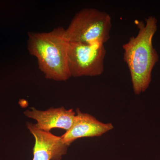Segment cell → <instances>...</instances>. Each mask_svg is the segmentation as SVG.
<instances>
[{"label":"cell","instance_id":"6da1fadb","mask_svg":"<svg viewBox=\"0 0 160 160\" xmlns=\"http://www.w3.org/2000/svg\"><path fill=\"white\" fill-rule=\"evenodd\" d=\"M138 32L123 45V59L130 72L133 92L139 95L147 90L151 83L152 72L159 57L152 45L158 29V20L150 16L145 22H138Z\"/></svg>","mask_w":160,"mask_h":160},{"label":"cell","instance_id":"7a4b0ae2","mask_svg":"<svg viewBox=\"0 0 160 160\" xmlns=\"http://www.w3.org/2000/svg\"><path fill=\"white\" fill-rule=\"evenodd\" d=\"M69 45L66 29L62 27L49 32L28 33V51L37 58L40 70L49 79L65 81L71 77L68 60Z\"/></svg>","mask_w":160,"mask_h":160},{"label":"cell","instance_id":"3957f363","mask_svg":"<svg viewBox=\"0 0 160 160\" xmlns=\"http://www.w3.org/2000/svg\"><path fill=\"white\" fill-rule=\"evenodd\" d=\"M112 27L107 12L93 8H85L77 12L66 29L69 42L105 44L110 39Z\"/></svg>","mask_w":160,"mask_h":160},{"label":"cell","instance_id":"277c9868","mask_svg":"<svg viewBox=\"0 0 160 160\" xmlns=\"http://www.w3.org/2000/svg\"><path fill=\"white\" fill-rule=\"evenodd\" d=\"M104 44L69 42L68 60L71 77L98 76L105 69Z\"/></svg>","mask_w":160,"mask_h":160},{"label":"cell","instance_id":"5b68a950","mask_svg":"<svg viewBox=\"0 0 160 160\" xmlns=\"http://www.w3.org/2000/svg\"><path fill=\"white\" fill-rule=\"evenodd\" d=\"M27 126L35 139L32 160H61L66 154L69 146L61 137L41 130L32 123H27Z\"/></svg>","mask_w":160,"mask_h":160},{"label":"cell","instance_id":"8992f818","mask_svg":"<svg viewBox=\"0 0 160 160\" xmlns=\"http://www.w3.org/2000/svg\"><path fill=\"white\" fill-rule=\"evenodd\" d=\"M113 128L111 123L102 122L93 116L77 109L72 126L61 138L63 142L69 146L78 139L101 136Z\"/></svg>","mask_w":160,"mask_h":160},{"label":"cell","instance_id":"52a82bcc","mask_svg":"<svg viewBox=\"0 0 160 160\" xmlns=\"http://www.w3.org/2000/svg\"><path fill=\"white\" fill-rule=\"evenodd\" d=\"M27 117L37 122L36 126L43 131L49 132L52 129L59 128L68 131L72 126L76 112L72 109H66L64 107L51 108L41 111L34 108L24 112Z\"/></svg>","mask_w":160,"mask_h":160}]
</instances>
